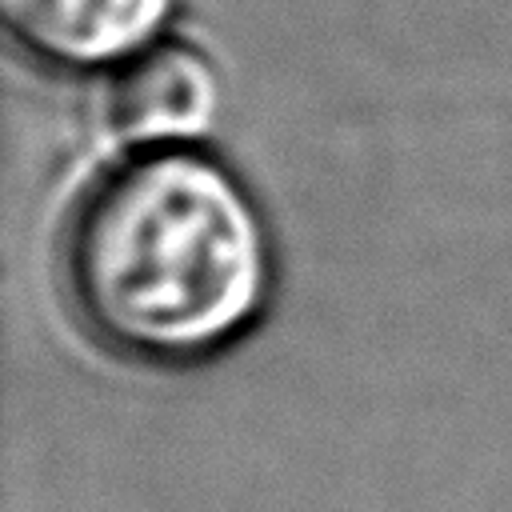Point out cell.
I'll return each instance as SVG.
<instances>
[{
    "mask_svg": "<svg viewBox=\"0 0 512 512\" xmlns=\"http://www.w3.org/2000/svg\"><path fill=\"white\" fill-rule=\"evenodd\" d=\"M256 204L216 160L156 148L100 176L64 236V284L112 352L180 364L252 324L268 296Z\"/></svg>",
    "mask_w": 512,
    "mask_h": 512,
    "instance_id": "cell-1",
    "label": "cell"
},
{
    "mask_svg": "<svg viewBox=\"0 0 512 512\" xmlns=\"http://www.w3.org/2000/svg\"><path fill=\"white\" fill-rule=\"evenodd\" d=\"M168 12L172 0H0L8 36L56 68L132 60L156 40Z\"/></svg>",
    "mask_w": 512,
    "mask_h": 512,
    "instance_id": "cell-2",
    "label": "cell"
},
{
    "mask_svg": "<svg viewBox=\"0 0 512 512\" xmlns=\"http://www.w3.org/2000/svg\"><path fill=\"white\" fill-rule=\"evenodd\" d=\"M220 84L204 52L164 40L124 60L108 112L120 136L140 144H172L200 136L216 116Z\"/></svg>",
    "mask_w": 512,
    "mask_h": 512,
    "instance_id": "cell-3",
    "label": "cell"
}]
</instances>
